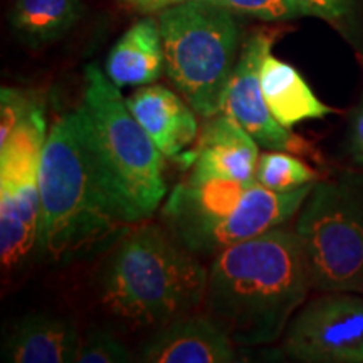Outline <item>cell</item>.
I'll return each instance as SVG.
<instances>
[{
	"mask_svg": "<svg viewBox=\"0 0 363 363\" xmlns=\"http://www.w3.org/2000/svg\"><path fill=\"white\" fill-rule=\"evenodd\" d=\"M310 288L299 238L279 225L214 256L203 303L238 347H257L281 338Z\"/></svg>",
	"mask_w": 363,
	"mask_h": 363,
	"instance_id": "obj_1",
	"label": "cell"
},
{
	"mask_svg": "<svg viewBox=\"0 0 363 363\" xmlns=\"http://www.w3.org/2000/svg\"><path fill=\"white\" fill-rule=\"evenodd\" d=\"M39 192V252L52 264L89 257L133 225L99 169L79 106L49 130Z\"/></svg>",
	"mask_w": 363,
	"mask_h": 363,
	"instance_id": "obj_2",
	"label": "cell"
},
{
	"mask_svg": "<svg viewBox=\"0 0 363 363\" xmlns=\"http://www.w3.org/2000/svg\"><path fill=\"white\" fill-rule=\"evenodd\" d=\"M208 271L177 238L147 224L128 230L96 276L99 306L130 328H162L203 303Z\"/></svg>",
	"mask_w": 363,
	"mask_h": 363,
	"instance_id": "obj_3",
	"label": "cell"
},
{
	"mask_svg": "<svg viewBox=\"0 0 363 363\" xmlns=\"http://www.w3.org/2000/svg\"><path fill=\"white\" fill-rule=\"evenodd\" d=\"M79 108L94 157L118 202L133 224L150 219L169 192L165 155L130 111L121 89L96 65L84 69Z\"/></svg>",
	"mask_w": 363,
	"mask_h": 363,
	"instance_id": "obj_4",
	"label": "cell"
},
{
	"mask_svg": "<svg viewBox=\"0 0 363 363\" xmlns=\"http://www.w3.org/2000/svg\"><path fill=\"white\" fill-rule=\"evenodd\" d=\"M165 72L197 115H219L225 86L239 59L235 13L207 0H187L158 13Z\"/></svg>",
	"mask_w": 363,
	"mask_h": 363,
	"instance_id": "obj_5",
	"label": "cell"
},
{
	"mask_svg": "<svg viewBox=\"0 0 363 363\" xmlns=\"http://www.w3.org/2000/svg\"><path fill=\"white\" fill-rule=\"evenodd\" d=\"M294 233L305 251L313 288L363 293V175L316 182Z\"/></svg>",
	"mask_w": 363,
	"mask_h": 363,
	"instance_id": "obj_6",
	"label": "cell"
},
{
	"mask_svg": "<svg viewBox=\"0 0 363 363\" xmlns=\"http://www.w3.org/2000/svg\"><path fill=\"white\" fill-rule=\"evenodd\" d=\"M45 138L35 126L17 128L0 147V257L4 274L21 272L39 252V163Z\"/></svg>",
	"mask_w": 363,
	"mask_h": 363,
	"instance_id": "obj_7",
	"label": "cell"
},
{
	"mask_svg": "<svg viewBox=\"0 0 363 363\" xmlns=\"http://www.w3.org/2000/svg\"><path fill=\"white\" fill-rule=\"evenodd\" d=\"M283 352L306 363H363V298L331 291L313 299L289 321Z\"/></svg>",
	"mask_w": 363,
	"mask_h": 363,
	"instance_id": "obj_8",
	"label": "cell"
},
{
	"mask_svg": "<svg viewBox=\"0 0 363 363\" xmlns=\"http://www.w3.org/2000/svg\"><path fill=\"white\" fill-rule=\"evenodd\" d=\"M274 43V33L257 30L240 49L220 103V113L238 123L266 150L301 152L305 143L272 116L261 88V67Z\"/></svg>",
	"mask_w": 363,
	"mask_h": 363,
	"instance_id": "obj_9",
	"label": "cell"
},
{
	"mask_svg": "<svg viewBox=\"0 0 363 363\" xmlns=\"http://www.w3.org/2000/svg\"><path fill=\"white\" fill-rule=\"evenodd\" d=\"M315 184L313 182L289 192H274L259 184L249 185L229 216L194 238L185 247L195 256H217L234 244L284 225L301 211Z\"/></svg>",
	"mask_w": 363,
	"mask_h": 363,
	"instance_id": "obj_10",
	"label": "cell"
},
{
	"mask_svg": "<svg viewBox=\"0 0 363 363\" xmlns=\"http://www.w3.org/2000/svg\"><path fill=\"white\" fill-rule=\"evenodd\" d=\"M259 155L256 140L234 118L219 113L208 118L197 148L185 157L190 169L187 182L227 180L249 187L256 184Z\"/></svg>",
	"mask_w": 363,
	"mask_h": 363,
	"instance_id": "obj_11",
	"label": "cell"
},
{
	"mask_svg": "<svg viewBox=\"0 0 363 363\" xmlns=\"http://www.w3.org/2000/svg\"><path fill=\"white\" fill-rule=\"evenodd\" d=\"M233 338L208 315H185L162 326L138 353L145 363H234Z\"/></svg>",
	"mask_w": 363,
	"mask_h": 363,
	"instance_id": "obj_12",
	"label": "cell"
},
{
	"mask_svg": "<svg viewBox=\"0 0 363 363\" xmlns=\"http://www.w3.org/2000/svg\"><path fill=\"white\" fill-rule=\"evenodd\" d=\"M126 104L165 157H184L197 138L195 110L165 86H142L126 98Z\"/></svg>",
	"mask_w": 363,
	"mask_h": 363,
	"instance_id": "obj_13",
	"label": "cell"
},
{
	"mask_svg": "<svg viewBox=\"0 0 363 363\" xmlns=\"http://www.w3.org/2000/svg\"><path fill=\"white\" fill-rule=\"evenodd\" d=\"M81 343L72 320L33 315L17 321L9 331L2 358L11 363H69L78 360Z\"/></svg>",
	"mask_w": 363,
	"mask_h": 363,
	"instance_id": "obj_14",
	"label": "cell"
},
{
	"mask_svg": "<svg viewBox=\"0 0 363 363\" xmlns=\"http://www.w3.org/2000/svg\"><path fill=\"white\" fill-rule=\"evenodd\" d=\"M165 71V48L158 17L145 16L116 40L104 72L118 88L153 84Z\"/></svg>",
	"mask_w": 363,
	"mask_h": 363,
	"instance_id": "obj_15",
	"label": "cell"
},
{
	"mask_svg": "<svg viewBox=\"0 0 363 363\" xmlns=\"http://www.w3.org/2000/svg\"><path fill=\"white\" fill-rule=\"evenodd\" d=\"M261 88L272 116L288 130L301 121L320 120L333 111L318 99L310 84L291 65L272 56V52L262 62Z\"/></svg>",
	"mask_w": 363,
	"mask_h": 363,
	"instance_id": "obj_16",
	"label": "cell"
},
{
	"mask_svg": "<svg viewBox=\"0 0 363 363\" xmlns=\"http://www.w3.org/2000/svg\"><path fill=\"white\" fill-rule=\"evenodd\" d=\"M83 13V0H13L9 22L21 43L39 49L69 33Z\"/></svg>",
	"mask_w": 363,
	"mask_h": 363,
	"instance_id": "obj_17",
	"label": "cell"
},
{
	"mask_svg": "<svg viewBox=\"0 0 363 363\" xmlns=\"http://www.w3.org/2000/svg\"><path fill=\"white\" fill-rule=\"evenodd\" d=\"M318 175L299 158L289 155L288 152L267 150L261 153L256 169V184L274 190V192H289L306 184L316 182Z\"/></svg>",
	"mask_w": 363,
	"mask_h": 363,
	"instance_id": "obj_18",
	"label": "cell"
},
{
	"mask_svg": "<svg viewBox=\"0 0 363 363\" xmlns=\"http://www.w3.org/2000/svg\"><path fill=\"white\" fill-rule=\"evenodd\" d=\"M230 11L264 22H286L299 17H316L305 0H207Z\"/></svg>",
	"mask_w": 363,
	"mask_h": 363,
	"instance_id": "obj_19",
	"label": "cell"
},
{
	"mask_svg": "<svg viewBox=\"0 0 363 363\" xmlns=\"http://www.w3.org/2000/svg\"><path fill=\"white\" fill-rule=\"evenodd\" d=\"M131 353L115 335L104 330H91L83 340L76 363H128Z\"/></svg>",
	"mask_w": 363,
	"mask_h": 363,
	"instance_id": "obj_20",
	"label": "cell"
},
{
	"mask_svg": "<svg viewBox=\"0 0 363 363\" xmlns=\"http://www.w3.org/2000/svg\"><path fill=\"white\" fill-rule=\"evenodd\" d=\"M34 93L17 88L0 89V147L7 143L11 135L38 106Z\"/></svg>",
	"mask_w": 363,
	"mask_h": 363,
	"instance_id": "obj_21",
	"label": "cell"
},
{
	"mask_svg": "<svg viewBox=\"0 0 363 363\" xmlns=\"http://www.w3.org/2000/svg\"><path fill=\"white\" fill-rule=\"evenodd\" d=\"M347 152L353 163L363 167V101L352 113L350 125H348Z\"/></svg>",
	"mask_w": 363,
	"mask_h": 363,
	"instance_id": "obj_22",
	"label": "cell"
},
{
	"mask_svg": "<svg viewBox=\"0 0 363 363\" xmlns=\"http://www.w3.org/2000/svg\"><path fill=\"white\" fill-rule=\"evenodd\" d=\"M316 17L325 21H342L352 12V0H305Z\"/></svg>",
	"mask_w": 363,
	"mask_h": 363,
	"instance_id": "obj_23",
	"label": "cell"
},
{
	"mask_svg": "<svg viewBox=\"0 0 363 363\" xmlns=\"http://www.w3.org/2000/svg\"><path fill=\"white\" fill-rule=\"evenodd\" d=\"M125 6H128L133 11L143 13V16H153V13H160L165 9L179 6L187 0H120Z\"/></svg>",
	"mask_w": 363,
	"mask_h": 363,
	"instance_id": "obj_24",
	"label": "cell"
}]
</instances>
